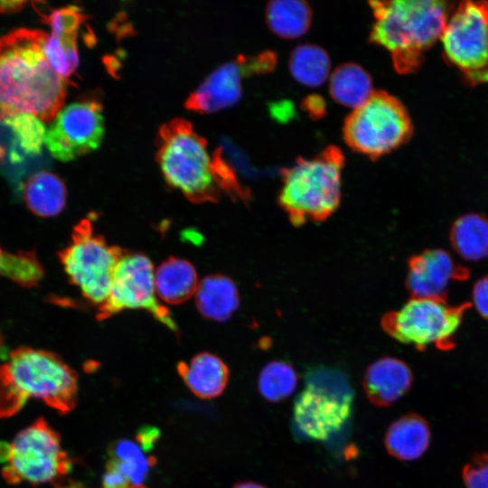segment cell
<instances>
[{
	"label": "cell",
	"mask_w": 488,
	"mask_h": 488,
	"mask_svg": "<svg viewBox=\"0 0 488 488\" xmlns=\"http://www.w3.org/2000/svg\"><path fill=\"white\" fill-rule=\"evenodd\" d=\"M47 33L18 28L0 37V121L31 114L43 122L56 117L67 93V80L44 53Z\"/></svg>",
	"instance_id": "1"
},
{
	"label": "cell",
	"mask_w": 488,
	"mask_h": 488,
	"mask_svg": "<svg viewBox=\"0 0 488 488\" xmlns=\"http://www.w3.org/2000/svg\"><path fill=\"white\" fill-rule=\"evenodd\" d=\"M33 398L70 412L77 404L78 374L54 352L20 347L0 363V418L13 416Z\"/></svg>",
	"instance_id": "2"
},
{
	"label": "cell",
	"mask_w": 488,
	"mask_h": 488,
	"mask_svg": "<svg viewBox=\"0 0 488 488\" xmlns=\"http://www.w3.org/2000/svg\"><path fill=\"white\" fill-rule=\"evenodd\" d=\"M370 42L385 48L399 72L413 70L423 53L439 41L449 9L435 0L371 1Z\"/></svg>",
	"instance_id": "3"
},
{
	"label": "cell",
	"mask_w": 488,
	"mask_h": 488,
	"mask_svg": "<svg viewBox=\"0 0 488 488\" xmlns=\"http://www.w3.org/2000/svg\"><path fill=\"white\" fill-rule=\"evenodd\" d=\"M343 165L341 149L328 145L314 157H300L292 167L282 170L278 203L293 225L321 222L336 211Z\"/></svg>",
	"instance_id": "4"
},
{
	"label": "cell",
	"mask_w": 488,
	"mask_h": 488,
	"mask_svg": "<svg viewBox=\"0 0 488 488\" xmlns=\"http://www.w3.org/2000/svg\"><path fill=\"white\" fill-rule=\"evenodd\" d=\"M156 161L167 183L193 203L216 202L215 180L207 142L191 122L174 118L159 129Z\"/></svg>",
	"instance_id": "5"
},
{
	"label": "cell",
	"mask_w": 488,
	"mask_h": 488,
	"mask_svg": "<svg viewBox=\"0 0 488 488\" xmlns=\"http://www.w3.org/2000/svg\"><path fill=\"white\" fill-rule=\"evenodd\" d=\"M2 474L11 484L55 483L71 470L60 434L42 418L22 429L9 444L0 443Z\"/></svg>",
	"instance_id": "6"
},
{
	"label": "cell",
	"mask_w": 488,
	"mask_h": 488,
	"mask_svg": "<svg viewBox=\"0 0 488 488\" xmlns=\"http://www.w3.org/2000/svg\"><path fill=\"white\" fill-rule=\"evenodd\" d=\"M293 408L295 427L305 437L323 441L338 432L351 418L353 390L336 369L314 368Z\"/></svg>",
	"instance_id": "7"
},
{
	"label": "cell",
	"mask_w": 488,
	"mask_h": 488,
	"mask_svg": "<svg viewBox=\"0 0 488 488\" xmlns=\"http://www.w3.org/2000/svg\"><path fill=\"white\" fill-rule=\"evenodd\" d=\"M412 123L403 104L381 90L345 118L343 138L353 151L377 159L403 145L410 137Z\"/></svg>",
	"instance_id": "8"
},
{
	"label": "cell",
	"mask_w": 488,
	"mask_h": 488,
	"mask_svg": "<svg viewBox=\"0 0 488 488\" xmlns=\"http://www.w3.org/2000/svg\"><path fill=\"white\" fill-rule=\"evenodd\" d=\"M125 252L96 234L91 220L85 218L73 227L70 241L58 255L70 282L99 307L108 296L115 267Z\"/></svg>",
	"instance_id": "9"
},
{
	"label": "cell",
	"mask_w": 488,
	"mask_h": 488,
	"mask_svg": "<svg viewBox=\"0 0 488 488\" xmlns=\"http://www.w3.org/2000/svg\"><path fill=\"white\" fill-rule=\"evenodd\" d=\"M471 303L449 305L446 300L411 297L399 310L386 313L382 329L393 339L420 351L428 345L451 349L454 335Z\"/></svg>",
	"instance_id": "10"
},
{
	"label": "cell",
	"mask_w": 488,
	"mask_h": 488,
	"mask_svg": "<svg viewBox=\"0 0 488 488\" xmlns=\"http://www.w3.org/2000/svg\"><path fill=\"white\" fill-rule=\"evenodd\" d=\"M125 309H144L169 330L178 333L169 309L156 295L153 264L143 253L126 250L115 267L108 296L98 307L96 319L106 320Z\"/></svg>",
	"instance_id": "11"
},
{
	"label": "cell",
	"mask_w": 488,
	"mask_h": 488,
	"mask_svg": "<svg viewBox=\"0 0 488 488\" xmlns=\"http://www.w3.org/2000/svg\"><path fill=\"white\" fill-rule=\"evenodd\" d=\"M439 42L452 65L473 80H487L488 4L467 1L449 11Z\"/></svg>",
	"instance_id": "12"
},
{
	"label": "cell",
	"mask_w": 488,
	"mask_h": 488,
	"mask_svg": "<svg viewBox=\"0 0 488 488\" xmlns=\"http://www.w3.org/2000/svg\"><path fill=\"white\" fill-rule=\"evenodd\" d=\"M103 136L102 106L88 99L61 109L47 129L45 145L53 157L69 162L97 149Z\"/></svg>",
	"instance_id": "13"
},
{
	"label": "cell",
	"mask_w": 488,
	"mask_h": 488,
	"mask_svg": "<svg viewBox=\"0 0 488 488\" xmlns=\"http://www.w3.org/2000/svg\"><path fill=\"white\" fill-rule=\"evenodd\" d=\"M277 64V56L267 51L255 56H239L212 71L188 97L185 108L200 113H212L228 108L242 96V79L268 72Z\"/></svg>",
	"instance_id": "14"
},
{
	"label": "cell",
	"mask_w": 488,
	"mask_h": 488,
	"mask_svg": "<svg viewBox=\"0 0 488 488\" xmlns=\"http://www.w3.org/2000/svg\"><path fill=\"white\" fill-rule=\"evenodd\" d=\"M469 276L468 268L455 263L447 251L427 249L409 258L406 286L412 297L446 300L449 284Z\"/></svg>",
	"instance_id": "15"
},
{
	"label": "cell",
	"mask_w": 488,
	"mask_h": 488,
	"mask_svg": "<svg viewBox=\"0 0 488 488\" xmlns=\"http://www.w3.org/2000/svg\"><path fill=\"white\" fill-rule=\"evenodd\" d=\"M412 383V371L403 361L383 357L369 365L361 384L369 401L382 408L390 406L403 397Z\"/></svg>",
	"instance_id": "16"
},
{
	"label": "cell",
	"mask_w": 488,
	"mask_h": 488,
	"mask_svg": "<svg viewBox=\"0 0 488 488\" xmlns=\"http://www.w3.org/2000/svg\"><path fill=\"white\" fill-rule=\"evenodd\" d=\"M177 372L187 388L203 399L221 395L230 377L226 363L217 355L206 352L196 354L189 362L180 361Z\"/></svg>",
	"instance_id": "17"
},
{
	"label": "cell",
	"mask_w": 488,
	"mask_h": 488,
	"mask_svg": "<svg viewBox=\"0 0 488 488\" xmlns=\"http://www.w3.org/2000/svg\"><path fill=\"white\" fill-rule=\"evenodd\" d=\"M431 439L430 427L420 415L408 413L392 422L384 436L389 455L408 462L421 457L428 448Z\"/></svg>",
	"instance_id": "18"
},
{
	"label": "cell",
	"mask_w": 488,
	"mask_h": 488,
	"mask_svg": "<svg viewBox=\"0 0 488 488\" xmlns=\"http://www.w3.org/2000/svg\"><path fill=\"white\" fill-rule=\"evenodd\" d=\"M155 285L160 300L169 305H180L195 295L199 282L191 262L169 257L157 267Z\"/></svg>",
	"instance_id": "19"
},
{
	"label": "cell",
	"mask_w": 488,
	"mask_h": 488,
	"mask_svg": "<svg viewBox=\"0 0 488 488\" xmlns=\"http://www.w3.org/2000/svg\"><path fill=\"white\" fill-rule=\"evenodd\" d=\"M194 296L200 314L217 322L230 318L239 305L236 285L230 277L221 274L205 277L199 282Z\"/></svg>",
	"instance_id": "20"
},
{
	"label": "cell",
	"mask_w": 488,
	"mask_h": 488,
	"mask_svg": "<svg viewBox=\"0 0 488 488\" xmlns=\"http://www.w3.org/2000/svg\"><path fill=\"white\" fill-rule=\"evenodd\" d=\"M66 195L63 182L48 171L31 175L23 187V196L28 209L43 218L58 215L65 206Z\"/></svg>",
	"instance_id": "21"
},
{
	"label": "cell",
	"mask_w": 488,
	"mask_h": 488,
	"mask_svg": "<svg viewBox=\"0 0 488 488\" xmlns=\"http://www.w3.org/2000/svg\"><path fill=\"white\" fill-rule=\"evenodd\" d=\"M329 91L336 102L355 109L364 104L374 90L370 74L360 65L349 62L334 70Z\"/></svg>",
	"instance_id": "22"
},
{
	"label": "cell",
	"mask_w": 488,
	"mask_h": 488,
	"mask_svg": "<svg viewBox=\"0 0 488 488\" xmlns=\"http://www.w3.org/2000/svg\"><path fill=\"white\" fill-rule=\"evenodd\" d=\"M454 249L468 261H478L488 256V220L476 213L456 219L450 230Z\"/></svg>",
	"instance_id": "23"
},
{
	"label": "cell",
	"mask_w": 488,
	"mask_h": 488,
	"mask_svg": "<svg viewBox=\"0 0 488 488\" xmlns=\"http://www.w3.org/2000/svg\"><path fill=\"white\" fill-rule=\"evenodd\" d=\"M266 21L275 34L286 39H295L308 31L312 10L305 1H270L266 7Z\"/></svg>",
	"instance_id": "24"
},
{
	"label": "cell",
	"mask_w": 488,
	"mask_h": 488,
	"mask_svg": "<svg viewBox=\"0 0 488 488\" xmlns=\"http://www.w3.org/2000/svg\"><path fill=\"white\" fill-rule=\"evenodd\" d=\"M330 58L322 47L305 43L296 47L290 55L289 70L301 84L315 88L323 85L330 73Z\"/></svg>",
	"instance_id": "25"
},
{
	"label": "cell",
	"mask_w": 488,
	"mask_h": 488,
	"mask_svg": "<svg viewBox=\"0 0 488 488\" xmlns=\"http://www.w3.org/2000/svg\"><path fill=\"white\" fill-rule=\"evenodd\" d=\"M297 382V374L291 364L273 361L267 363L259 372L258 388L265 399L277 403L292 395Z\"/></svg>",
	"instance_id": "26"
},
{
	"label": "cell",
	"mask_w": 488,
	"mask_h": 488,
	"mask_svg": "<svg viewBox=\"0 0 488 488\" xmlns=\"http://www.w3.org/2000/svg\"><path fill=\"white\" fill-rule=\"evenodd\" d=\"M140 445L127 439L114 442L108 449V458L113 459L127 475L131 488H144L151 463Z\"/></svg>",
	"instance_id": "27"
},
{
	"label": "cell",
	"mask_w": 488,
	"mask_h": 488,
	"mask_svg": "<svg viewBox=\"0 0 488 488\" xmlns=\"http://www.w3.org/2000/svg\"><path fill=\"white\" fill-rule=\"evenodd\" d=\"M0 276L23 286H34L43 276V268L32 251L7 252L0 248Z\"/></svg>",
	"instance_id": "28"
},
{
	"label": "cell",
	"mask_w": 488,
	"mask_h": 488,
	"mask_svg": "<svg viewBox=\"0 0 488 488\" xmlns=\"http://www.w3.org/2000/svg\"><path fill=\"white\" fill-rule=\"evenodd\" d=\"M3 123L12 130L17 145L25 155H40L47 132L40 118L22 113L5 119Z\"/></svg>",
	"instance_id": "29"
},
{
	"label": "cell",
	"mask_w": 488,
	"mask_h": 488,
	"mask_svg": "<svg viewBox=\"0 0 488 488\" xmlns=\"http://www.w3.org/2000/svg\"><path fill=\"white\" fill-rule=\"evenodd\" d=\"M44 53L52 70L65 80L75 72L79 65L76 40L48 34L44 42Z\"/></svg>",
	"instance_id": "30"
},
{
	"label": "cell",
	"mask_w": 488,
	"mask_h": 488,
	"mask_svg": "<svg viewBox=\"0 0 488 488\" xmlns=\"http://www.w3.org/2000/svg\"><path fill=\"white\" fill-rule=\"evenodd\" d=\"M41 15L51 27L52 34L71 40H77L78 30L87 18L77 6L61 7Z\"/></svg>",
	"instance_id": "31"
},
{
	"label": "cell",
	"mask_w": 488,
	"mask_h": 488,
	"mask_svg": "<svg viewBox=\"0 0 488 488\" xmlns=\"http://www.w3.org/2000/svg\"><path fill=\"white\" fill-rule=\"evenodd\" d=\"M466 488H488V454L474 455L463 468Z\"/></svg>",
	"instance_id": "32"
},
{
	"label": "cell",
	"mask_w": 488,
	"mask_h": 488,
	"mask_svg": "<svg viewBox=\"0 0 488 488\" xmlns=\"http://www.w3.org/2000/svg\"><path fill=\"white\" fill-rule=\"evenodd\" d=\"M102 486L103 488H131L129 478L111 458L108 459L105 465Z\"/></svg>",
	"instance_id": "33"
},
{
	"label": "cell",
	"mask_w": 488,
	"mask_h": 488,
	"mask_svg": "<svg viewBox=\"0 0 488 488\" xmlns=\"http://www.w3.org/2000/svg\"><path fill=\"white\" fill-rule=\"evenodd\" d=\"M473 301L477 312L488 320V275L481 277L474 284Z\"/></svg>",
	"instance_id": "34"
},
{
	"label": "cell",
	"mask_w": 488,
	"mask_h": 488,
	"mask_svg": "<svg viewBox=\"0 0 488 488\" xmlns=\"http://www.w3.org/2000/svg\"><path fill=\"white\" fill-rule=\"evenodd\" d=\"M158 436H159V433L156 428L145 427V428L140 429L137 435V439L141 447L144 450H147L154 446Z\"/></svg>",
	"instance_id": "35"
},
{
	"label": "cell",
	"mask_w": 488,
	"mask_h": 488,
	"mask_svg": "<svg viewBox=\"0 0 488 488\" xmlns=\"http://www.w3.org/2000/svg\"><path fill=\"white\" fill-rule=\"evenodd\" d=\"M305 108L314 117H321L324 111V103L320 97L312 96L306 98L304 102Z\"/></svg>",
	"instance_id": "36"
},
{
	"label": "cell",
	"mask_w": 488,
	"mask_h": 488,
	"mask_svg": "<svg viewBox=\"0 0 488 488\" xmlns=\"http://www.w3.org/2000/svg\"><path fill=\"white\" fill-rule=\"evenodd\" d=\"M25 1H0V13L2 14H12L21 10L24 5Z\"/></svg>",
	"instance_id": "37"
},
{
	"label": "cell",
	"mask_w": 488,
	"mask_h": 488,
	"mask_svg": "<svg viewBox=\"0 0 488 488\" xmlns=\"http://www.w3.org/2000/svg\"><path fill=\"white\" fill-rule=\"evenodd\" d=\"M7 348L3 334L0 333V361H5L8 358Z\"/></svg>",
	"instance_id": "38"
},
{
	"label": "cell",
	"mask_w": 488,
	"mask_h": 488,
	"mask_svg": "<svg viewBox=\"0 0 488 488\" xmlns=\"http://www.w3.org/2000/svg\"><path fill=\"white\" fill-rule=\"evenodd\" d=\"M232 488H267L261 484L252 482H241L236 483Z\"/></svg>",
	"instance_id": "39"
},
{
	"label": "cell",
	"mask_w": 488,
	"mask_h": 488,
	"mask_svg": "<svg viewBox=\"0 0 488 488\" xmlns=\"http://www.w3.org/2000/svg\"><path fill=\"white\" fill-rule=\"evenodd\" d=\"M58 488H87L83 484L79 483H70L66 485L60 486Z\"/></svg>",
	"instance_id": "40"
}]
</instances>
